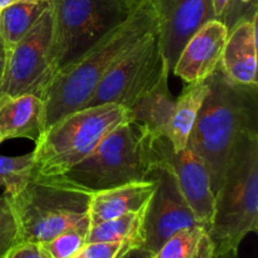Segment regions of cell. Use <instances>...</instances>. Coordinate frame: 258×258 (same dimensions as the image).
I'll list each match as a JSON object with an SVG mask.
<instances>
[{
    "instance_id": "3",
    "label": "cell",
    "mask_w": 258,
    "mask_h": 258,
    "mask_svg": "<svg viewBox=\"0 0 258 258\" xmlns=\"http://www.w3.org/2000/svg\"><path fill=\"white\" fill-rule=\"evenodd\" d=\"M4 196L17 218L20 241L42 244L88 218L92 191L66 175L33 171L23 185Z\"/></svg>"
},
{
    "instance_id": "7",
    "label": "cell",
    "mask_w": 258,
    "mask_h": 258,
    "mask_svg": "<svg viewBox=\"0 0 258 258\" xmlns=\"http://www.w3.org/2000/svg\"><path fill=\"white\" fill-rule=\"evenodd\" d=\"M55 73L72 64L130 15L135 0H50Z\"/></svg>"
},
{
    "instance_id": "4",
    "label": "cell",
    "mask_w": 258,
    "mask_h": 258,
    "mask_svg": "<svg viewBox=\"0 0 258 258\" xmlns=\"http://www.w3.org/2000/svg\"><path fill=\"white\" fill-rule=\"evenodd\" d=\"M258 232V135L243 141L214 193L208 233L214 257L238 247L248 233Z\"/></svg>"
},
{
    "instance_id": "28",
    "label": "cell",
    "mask_w": 258,
    "mask_h": 258,
    "mask_svg": "<svg viewBox=\"0 0 258 258\" xmlns=\"http://www.w3.org/2000/svg\"><path fill=\"white\" fill-rule=\"evenodd\" d=\"M121 258H151V254L141 247H135L126 252Z\"/></svg>"
},
{
    "instance_id": "13",
    "label": "cell",
    "mask_w": 258,
    "mask_h": 258,
    "mask_svg": "<svg viewBox=\"0 0 258 258\" xmlns=\"http://www.w3.org/2000/svg\"><path fill=\"white\" fill-rule=\"evenodd\" d=\"M228 29L219 19L202 25L179 53L173 73L185 82L207 81L222 63Z\"/></svg>"
},
{
    "instance_id": "15",
    "label": "cell",
    "mask_w": 258,
    "mask_h": 258,
    "mask_svg": "<svg viewBox=\"0 0 258 258\" xmlns=\"http://www.w3.org/2000/svg\"><path fill=\"white\" fill-rule=\"evenodd\" d=\"M44 131V102L37 95L0 98V139L37 141Z\"/></svg>"
},
{
    "instance_id": "9",
    "label": "cell",
    "mask_w": 258,
    "mask_h": 258,
    "mask_svg": "<svg viewBox=\"0 0 258 258\" xmlns=\"http://www.w3.org/2000/svg\"><path fill=\"white\" fill-rule=\"evenodd\" d=\"M169 73L170 70L159 45L156 33H153L108 71L85 107L117 103L131 111Z\"/></svg>"
},
{
    "instance_id": "16",
    "label": "cell",
    "mask_w": 258,
    "mask_h": 258,
    "mask_svg": "<svg viewBox=\"0 0 258 258\" xmlns=\"http://www.w3.org/2000/svg\"><path fill=\"white\" fill-rule=\"evenodd\" d=\"M154 189L155 181L151 179L95 191L91 197L88 208L91 227L130 212L141 211L148 204Z\"/></svg>"
},
{
    "instance_id": "21",
    "label": "cell",
    "mask_w": 258,
    "mask_h": 258,
    "mask_svg": "<svg viewBox=\"0 0 258 258\" xmlns=\"http://www.w3.org/2000/svg\"><path fill=\"white\" fill-rule=\"evenodd\" d=\"M145 207L139 212H130V213L122 214L117 218L90 227L87 242L128 241L141 247Z\"/></svg>"
},
{
    "instance_id": "2",
    "label": "cell",
    "mask_w": 258,
    "mask_h": 258,
    "mask_svg": "<svg viewBox=\"0 0 258 258\" xmlns=\"http://www.w3.org/2000/svg\"><path fill=\"white\" fill-rule=\"evenodd\" d=\"M153 33H156V17L150 2L135 0L130 15L120 25L72 64L55 73L43 96L44 131L64 116L85 107L108 71Z\"/></svg>"
},
{
    "instance_id": "14",
    "label": "cell",
    "mask_w": 258,
    "mask_h": 258,
    "mask_svg": "<svg viewBox=\"0 0 258 258\" xmlns=\"http://www.w3.org/2000/svg\"><path fill=\"white\" fill-rule=\"evenodd\" d=\"M257 20H243L228 32L222 68L233 82L258 85L257 82Z\"/></svg>"
},
{
    "instance_id": "33",
    "label": "cell",
    "mask_w": 258,
    "mask_h": 258,
    "mask_svg": "<svg viewBox=\"0 0 258 258\" xmlns=\"http://www.w3.org/2000/svg\"><path fill=\"white\" fill-rule=\"evenodd\" d=\"M3 70H4V58H0V83H2ZM0 98H2V93H0Z\"/></svg>"
},
{
    "instance_id": "6",
    "label": "cell",
    "mask_w": 258,
    "mask_h": 258,
    "mask_svg": "<svg viewBox=\"0 0 258 258\" xmlns=\"http://www.w3.org/2000/svg\"><path fill=\"white\" fill-rule=\"evenodd\" d=\"M154 166L150 136L130 121L111 131L90 155L63 175L95 193L150 180Z\"/></svg>"
},
{
    "instance_id": "12",
    "label": "cell",
    "mask_w": 258,
    "mask_h": 258,
    "mask_svg": "<svg viewBox=\"0 0 258 258\" xmlns=\"http://www.w3.org/2000/svg\"><path fill=\"white\" fill-rule=\"evenodd\" d=\"M156 17V38L173 71L179 53L203 24L217 19L213 0H149Z\"/></svg>"
},
{
    "instance_id": "11",
    "label": "cell",
    "mask_w": 258,
    "mask_h": 258,
    "mask_svg": "<svg viewBox=\"0 0 258 258\" xmlns=\"http://www.w3.org/2000/svg\"><path fill=\"white\" fill-rule=\"evenodd\" d=\"M150 144L155 164H165L173 171L197 222L208 231L213 217L214 191L203 159L188 145L183 150L174 151L166 136H150Z\"/></svg>"
},
{
    "instance_id": "8",
    "label": "cell",
    "mask_w": 258,
    "mask_h": 258,
    "mask_svg": "<svg viewBox=\"0 0 258 258\" xmlns=\"http://www.w3.org/2000/svg\"><path fill=\"white\" fill-rule=\"evenodd\" d=\"M54 76L53 15L49 3L29 32L5 54L0 93L2 97L32 93L43 100Z\"/></svg>"
},
{
    "instance_id": "26",
    "label": "cell",
    "mask_w": 258,
    "mask_h": 258,
    "mask_svg": "<svg viewBox=\"0 0 258 258\" xmlns=\"http://www.w3.org/2000/svg\"><path fill=\"white\" fill-rule=\"evenodd\" d=\"M256 17H258V0H228L219 20L229 32L239 22Z\"/></svg>"
},
{
    "instance_id": "34",
    "label": "cell",
    "mask_w": 258,
    "mask_h": 258,
    "mask_svg": "<svg viewBox=\"0 0 258 258\" xmlns=\"http://www.w3.org/2000/svg\"><path fill=\"white\" fill-rule=\"evenodd\" d=\"M25 3H38V2H50V0H22Z\"/></svg>"
},
{
    "instance_id": "1",
    "label": "cell",
    "mask_w": 258,
    "mask_h": 258,
    "mask_svg": "<svg viewBox=\"0 0 258 258\" xmlns=\"http://www.w3.org/2000/svg\"><path fill=\"white\" fill-rule=\"evenodd\" d=\"M207 82L188 146L203 159L216 193L239 146L258 135V85L233 82L222 66Z\"/></svg>"
},
{
    "instance_id": "18",
    "label": "cell",
    "mask_w": 258,
    "mask_h": 258,
    "mask_svg": "<svg viewBox=\"0 0 258 258\" xmlns=\"http://www.w3.org/2000/svg\"><path fill=\"white\" fill-rule=\"evenodd\" d=\"M207 93H208L207 81L189 83L185 85L174 102L173 112L166 130V138L170 141L174 151L183 150L188 145L197 116Z\"/></svg>"
},
{
    "instance_id": "5",
    "label": "cell",
    "mask_w": 258,
    "mask_h": 258,
    "mask_svg": "<svg viewBox=\"0 0 258 258\" xmlns=\"http://www.w3.org/2000/svg\"><path fill=\"white\" fill-rule=\"evenodd\" d=\"M130 121L131 111L117 103L83 107L64 116L35 141L33 171L63 175L90 155L111 131Z\"/></svg>"
},
{
    "instance_id": "35",
    "label": "cell",
    "mask_w": 258,
    "mask_h": 258,
    "mask_svg": "<svg viewBox=\"0 0 258 258\" xmlns=\"http://www.w3.org/2000/svg\"><path fill=\"white\" fill-rule=\"evenodd\" d=\"M3 143V140H2V139H0V144H2Z\"/></svg>"
},
{
    "instance_id": "32",
    "label": "cell",
    "mask_w": 258,
    "mask_h": 258,
    "mask_svg": "<svg viewBox=\"0 0 258 258\" xmlns=\"http://www.w3.org/2000/svg\"><path fill=\"white\" fill-rule=\"evenodd\" d=\"M0 58H5V47L3 43L2 37H0Z\"/></svg>"
},
{
    "instance_id": "10",
    "label": "cell",
    "mask_w": 258,
    "mask_h": 258,
    "mask_svg": "<svg viewBox=\"0 0 258 258\" xmlns=\"http://www.w3.org/2000/svg\"><path fill=\"white\" fill-rule=\"evenodd\" d=\"M151 179L155 181V189L144 212L141 248L153 256L174 233L201 224L184 198L175 175L165 164H155Z\"/></svg>"
},
{
    "instance_id": "31",
    "label": "cell",
    "mask_w": 258,
    "mask_h": 258,
    "mask_svg": "<svg viewBox=\"0 0 258 258\" xmlns=\"http://www.w3.org/2000/svg\"><path fill=\"white\" fill-rule=\"evenodd\" d=\"M214 258H239L238 257V251H229L227 253L221 254L218 257H214Z\"/></svg>"
},
{
    "instance_id": "24",
    "label": "cell",
    "mask_w": 258,
    "mask_h": 258,
    "mask_svg": "<svg viewBox=\"0 0 258 258\" xmlns=\"http://www.w3.org/2000/svg\"><path fill=\"white\" fill-rule=\"evenodd\" d=\"M19 226L7 197L0 196V258L20 243Z\"/></svg>"
},
{
    "instance_id": "30",
    "label": "cell",
    "mask_w": 258,
    "mask_h": 258,
    "mask_svg": "<svg viewBox=\"0 0 258 258\" xmlns=\"http://www.w3.org/2000/svg\"><path fill=\"white\" fill-rule=\"evenodd\" d=\"M22 0H0V10L5 9V8L10 7V5L15 4V3H19Z\"/></svg>"
},
{
    "instance_id": "22",
    "label": "cell",
    "mask_w": 258,
    "mask_h": 258,
    "mask_svg": "<svg viewBox=\"0 0 258 258\" xmlns=\"http://www.w3.org/2000/svg\"><path fill=\"white\" fill-rule=\"evenodd\" d=\"M90 227V218H86L40 246L49 258H71L87 243Z\"/></svg>"
},
{
    "instance_id": "27",
    "label": "cell",
    "mask_w": 258,
    "mask_h": 258,
    "mask_svg": "<svg viewBox=\"0 0 258 258\" xmlns=\"http://www.w3.org/2000/svg\"><path fill=\"white\" fill-rule=\"evenodd\" d=\"M4 258H49V256L40 244L20 242L13 247Z\"/></svg>"
},
{
    "instance_id": "23",
    "label": "cell",
    "mask_w": 258,
    "mask_h": 258,
    "mask_svg": "<svg viewBox=\"0 0 258 258\" xmlns=\"http://www.w3.org/2000/svg\"><path fill=\"white\" fill-rule=\"evenodd\" d=\"M33 170V151L19 156H7L0 154V186L5 189L4 194L17 190L29 179Z\"/></svg>"
},
{
    "instance_id": "29",
    "label": "cell",
    "mask_w": 258,
    "mask_h": 258,
    "mask_svg": "<svg viewBox=\"0 0 258 258\" xmlns=\"http://www.w3.org/2000/svg\"><path fill=\"white\" fill-rule=\"evenodd\" d=\"M227 3H228V0H213V8H214V13H216L217 19H221Z\"/></svg>"
},
{
    "instance_id": "19",
    "label": "cell",
    "mask_w": 258,
    "mask_h": 258,
    "mask_svg": "<svg viewBox=\"0 0 258 258\" xmlns=\"http://www.w3.org/2000/svg\"><path fill=\"white\" fill-rule=\"evenodd\" d=\"M151 258H214V244L204 227H189L174 233Z\"/></svg>"
},
{
    "instance_id": "25",
    "label": "cell",
    "mask_w": 258,
    "mask_h": 258,
    "mask_svg": "<svg viewBox=\"0 0 258 258\" xmlns=\"http://www.w3.org/2000/svg\"><path fill=\"white\" fill-rule=\"evenodd\" d=\"M139 247L134 242H87L71 258H121L128 249Z\"/></svg>"
},
{
    "instance_id": "17",
    "label": "cell",
    "mask_w": 258,
    "mask_h": 258,
    "mask_svg": "<svg viewBox=\"0 0 258 258\" xmlns=\"http://www.w3.org/2000/svg\"><path fill=\"white\" fill-rule=\"evenodd\" d=\"M174 102L169 90V76H164L131 110L133 122L153 138L166 136Z\"/></svg>"
},
{
    "instance_id": "20",
    "label": "cell",
    "mask_w": 258,
    "mask_h": 258,
    "mask_svg": "<svg viewBox=\"0 0 258 258\" xmlns=\"http://www.w3.org/2000/svg\"><path fill=\"white\" fill-rule=\"evenodd\" d=\"M50 2H19L0 10V37L9 52L34 25Z\"/></svg>"
}]
</instances>
